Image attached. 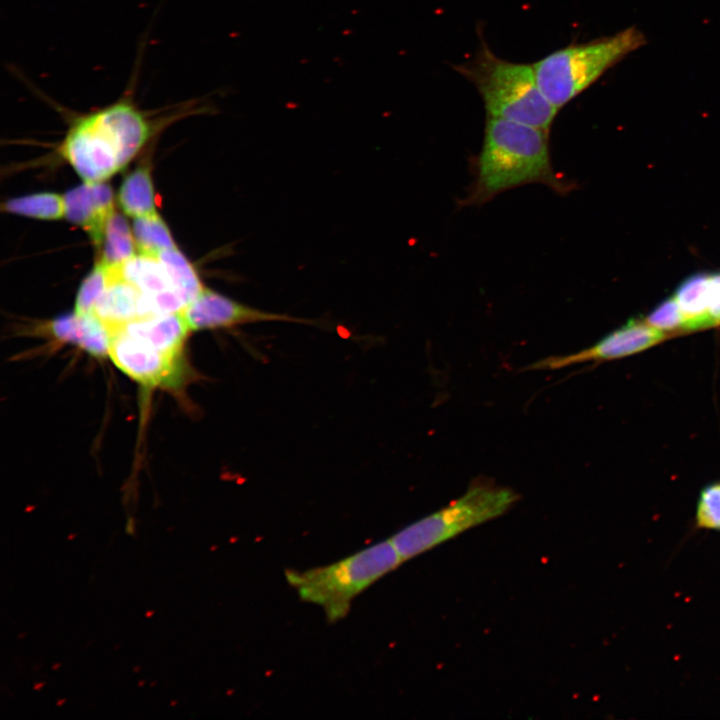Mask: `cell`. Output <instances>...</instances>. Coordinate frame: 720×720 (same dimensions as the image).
<instances>
[{"label":"cell","mask_w":720,"mask_h":720,"mask_svg":"<svg viewBox=\"0 0 720 720\" xmlns=\"http://www.w3.org/2000/svg\"><path fill=\"white\" fill-rule=\"evenodd\" d=\"M476 171L463 205H480L501 192L531 183L559 193L569 190V184L553 170L549 130L505 119L487 117Z\"/></svg>","instance_id":"1"},{"label":"cell","mask_w":720,"mask_h":720,"mask_svg":"<svg viewBox=\"0 0 720 720\" xmlns=\"http://www.w3.org/2000/svg\"><path fill=\"white\" fill-rule=\"evenodd\" d=\"M455 70L477 89L487 117L550 129L558 109L540 90L533 64L502 59L483 44Z\"/></svg>","instance_id":"2"},{"label":"cell","mask_w":720,"mask_h":720,"mask_svg":"<svg viewBox=\"0 0 720 720\" xmlns=\"http://www.w3.org/2000/svg\"><path fill=\"white\" fill-rule=\"evenodd\" d=\"M402 562L388 539L327 566L286 570L285 577L303 601L321 606L332 623L346 616L359 593Z\"/></svg>","instance_id":"3"},{"label":"cell","mask_w":720,"mask_h":720,"mask_svg":"<svg viewBox=\"0 0 720 720\" xmlns=\"http://www.w3.org/2000/svg\"><path fill=\"white\" fill-rule=\"evenodd\" d=\"M644 41L643 34L631 27L612 36L555 50L533 64L538 86L559 110Z\"/></svg>","instance_id":"4"},{"label":"cell","mask_w":720,"mask_h":720,"mask_svg":"<svg viewBox=\"0 0 720 720\" xmlns=\"http://www.w3.org/2000/svg\"><path fill=\"white\" fill-rule=\"evenodd\" d=\"M519 494L488 479H476L459 498L393 535L402 561L409 560L477 525L499 517Z\"/></svg>","instance_id":"5"},{"label":"cell","mask_w":720,"mask_h":720,"mask_svg":"<svg viewBox=\"0 0 720 720\" xmlns=\"http://www.w3.org/2000/svg\"><path fill=\"white\" fill-rule=\"evenodd\" d=\"M133 129L114 103L72 119L60 152L85 182H103L131 156Z\"/></svg>","instance_id":"6"},{"label":"cell","mask_w":720,"mask_h":720,"mask_svg":"<svg viewBox=\"0 0 720 720\" xmlns=\"http://www.w3.org/2000/svg\"><path fill=\"white\" fill-rule=\"evenodd\" d=\"M109 355L120 370L144 385L176 388L189 376L183 356L167 355L121 329L110 333Z\"/></svg>","instance_id":"7"},{"label":"cell","mask_w":720,"mask_h":720,"mask_svg":"<svg viewBox=\"0 0 720 720\" xmlns=\"http://www.w3.org/2000/svg\"><path fill=\"white\" fill-rule=\"evenodd\" d=\"M665 338L660 331L646 321L630 319L593 346L576 353L552 356L539 360L529 369L553 370L588 361L612 360L646 350Z\"/></svg>","instance_id":"8"},{"label":"cell","mask_w":720,"mask_h":720,"mask_svg":"<svg viewBox=\"0 0 720 720\" xmlns=\"http://www.w3.org/2000/svg\"><path fill=\"white\" fill-rule=\"evenodd\" d=\"M181 314L190 331L231 328L258 322L305 323L303 319L251 307L205 287Z\"/></svg>","instance_id":"9"},{"label":"cell","mask_w":720,"mask_h":720,"mask_svg":"<svg viewBox=\"0 0 720 720\" xmlns=\"http://www.w3.org/2000/svg\"><path fill=\"white\" fill-rule=\"evenodd\" d=\"M64 196L65 218L84 229L99 248L105 224L115 211L113 191L103 182H85Z\"/></svg>","instance_id":"10"},{"label":"cell","mask_w":720,"mask_h":720,"mask_svg":"<svg viewBox=\"0 0 720 720\" xmlns=\"http://www.w3.org/2000/svg\"><path fill=\"white\" fill-rule=\"evenodd\" d=\"M42 330L57 341L81 347L94 357L109 354V331L94 314L61 315L47 322Z\"/></svg>","instance_id":"11"},{"label":"cell","mask_w":720,"mask_h":720,"mask_svg":"<svg viewBox=\"0 0 720 720\" xmlns=\"http://www.w3.org/2000/svg\"><path fill=\"white\" fill-rule=\"evenodd\" d=\"M118 329L171 356H183L190 332L181 312L138 317Z\"/></svg>","instance_id":"12"},{"label":"cell","mask_w":720,"mask_h":720,"mask_svg":"<svg viewBox=\"0 0 720 720\" xmlns=\"http://www.w3.org/2000/svg\"><path fill=\"white\" fill-rule=\"evenodd\" d=\"M140 292L132 284L114 274L98 299L93 314L106 326L109 334L139 317Z\"/></svg>","instance_id":"13"},{"label":"cell","mask_w":720,"mask_h":720,"mask_svg":"<svg viewBox=\"0 0 720 720\" xmlns=\"http://www.w3.org/2000/svg\"><path fill=\"white\" fill-rule=\"evenodd\" d=\"M120 277L136 287L143 297L177 294L183 299L166 266L158 257L140 253L134 255L121 266Z\"/></svg>","instance_id":"14"},{"label":"cell","mask_w":720,"mask_h":720,"mask_svg":"<svg viewBox=\"0 0 720 720\" xmlns=\"http://www.w3.org/2000/svg\"><path fill=\"white\" fill-rule=\"evenodd\" d=\"M709 276L710 273H695L686 278L675 292L674 297L683 315L684 330L713 326L709 313Z\"/></svg>","instance_id":"15"},{"label":"cell","mask_w":720,"mask_h":720,"mask_svg":"<svg viewBox=\"0 0 720 720\" xmlns=\"http://www.w3.org/2000/svg\"><path fill=\"white\" fill-rule=\"evenodd\" d=\"M99 248L102 255L98 262L107 269L116 271L134 255L136 243L127 219L114 211L108 218Z\"/></svg>","instance_id":"16"},{"label":"cell","mask_w":720,"mask_h":720,"mask_svg":"<svg viewBox=\"0 0 720 720\" xmlns=\"http://www.w3.org/2000/svg\"><path fill=\"white\" fill-rule=\"evenodd\" d=\"M123 212L139 218L157 214L150 169L140 166L123 180L118 193Z\"/></svg>","instance_id":"17"},{"label":"cell","mask_w":720,"mask_h":720,"mask_svg":"<svg viewBox=\"0 0 720 720\" xmlns=\"http://www.w3.org/2000/svg\"><path fill=\"white\" fill-rule=\"evenodd\" d=\"M2 210L26 217L58 220L65 216L64 196L43 192L7 200Z\"/></svg>","instance_id":"18"},{"label":"cell","mask_w":720,"mask_h":720,"mask_svg":"<svg viewBox=\"0 0 720 720\" xmlns=\"http://www.w3.org/2000/svg\"><path fill=\"white\" fill-rule=\"evenodd\" d=\"M132 232L140 254L158 257L176 247L168 227L158 214L135 218Z\"/></svg>","instance_id":"19"},{"label":"cell","mask_w":720,"mask_h":720,"mask_svg":"<svg viewBox=\"0 0 720 720\" xmlns=\"http://www.w3.org/2000/svg\"><path fill=\"white\" fill-rule=\"evenodd\" d=\"M158 258L166 266L187 306L204 288L194 267L177 247L162 252Z\"/></svg>","instance_id":"20"},{"label":"cell","mask_w":720,"mask_h":720,"mask_svg":"<svg viewBox=\"0 0 720 720\" xmlns=\"http://www.w3.org/2000/svg\"><path fill=\"white\" fill-rule=\"evenodd\" d=\"M114 274L100 262L82 281L75 301V313L93 314L94 307Z\"/></svg>","instance_id":"21"},{"label":"cell","mask_w":720,"mask_h":720,"mask_svg":"<svg viewBox=\"0 0 720 720\" xmlns=\"http://www.w3.org/2000/svg\"><path fill=\"white\" fill-rule=\"evenodd\" d=\"M698 528L720 531V482L702 489L696 508Z\"/></svg>","instance_id":"22"},{"label":"cell","mask_w":720,"mask_h":720,"mask_svg":"<svg viewBox=\"0 0 720 720\" xmlns=\"http://www.w3.org/2000/svg\"><path fill=\"white\" fill-rule=\"evenodd\" d=\"M646 322L660 331L683 329V315L676 298L672 296L659 303Z\"/></svg>","instance_id":"23"},{"label":"cell","mask_w":720,"mask_h":720,"mask_svg":"<svg viewBox=\"0 0 720 720\" xmlns=\"http://www.w3.org/2000/svg\"><path fill=\"white\" fill-rule=\"evenodd\" d=\"M709 313L713 326L720 324V272L709 276Z\"/></svg>","instance_id":"24"}]
</instances>
